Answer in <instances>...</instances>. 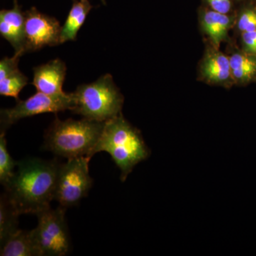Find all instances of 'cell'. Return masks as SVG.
I'll use <instances>...</instances> for the list:
<instances>
[{
    "instance_id": "obj_1",
    "label": "cell",
    "mask_w": 256,
    "mask_h": 256,
    "mask_svg": "<svg viewBox=\"0 0 256 256\" xmlns=\"http://www.w3.org/2000/svg\"><path fill=\"white\" fill-rule=\"evenodd\" d=\"M18 170L4 186L5 196L20 214H36L55 200L60 164L56 160L30 158L18 162Z\"/></svg>"
},
{
    "instance_id": "obj_2",
    "label": "cell",
    "mask_w": 256,
    "mask_h": 256,
    "mask_svg": "<svg viewBox=\"0 0 256 256\" xmlns=\"http://www.w3.org/2000/svg\"><path fill=\"white\" fill-rule=\"evenodd\" d=\"M106 152L120 170L121 181H126L134 166L150 156L140 132L124 118L122 114L106 121L92 156Z\"/></svg>"
},
{
    "instance_id": "obj_3",
    "label": "cell",
    "mask_w": 256,
    "mask_h": 256,
    "mask_svg": "<svg viewBox=\"0 0 256 256\" xmlns=\"http://www.w3.org/2000/svg\"><path fill=\"white\" fill-rule=\"evenodd\" d=\"M104 124L86 118L60 120L56 118L45 133L44 148L68 160L84 156L92 158Z\"/></svg>"
},
{
    "instance_id": "obj_4",
    "label": "cell",
    "mask_w": 256,
    "mask_h": 256,
    "mask_svg": "<svg viewBox=\"0 0 256 256\" xmlns=\"http://www.w3.org/2000/svg\"><path fill=\"white\" fill-rule=\"evenodd\" d=\"M72 96V112L84 118L105 122L121 114L124 97L110 74L102 76L92 84L79 86Z\"/></svg>"
},
{
    "instance_id": "obj_5",
    "label": "cell",
    "mask_w": 256,
    "mask_h": 256,
    "mask_svg": "<svg viewBox=\"0 0 256 256\" xmlns=\"http://www.w3.org/2000/svg\"><path fill=\"white\" fill-rule=\"evenodd\" d=\"M66 208L60 206L36 214L38 224L32 230L41 256H64L70 249V239L65 218Z\"/></svg>"
},
{
    "instance_id": "obj_6",
    "label": "cell",
    "mask_w": 256,
    "mask_h": 256,
    "mask_svg": "<svg viewBox=\"0 0 256 256\" xmlns=\"http://www.w3.org/2000/svg\"><path fill=\"white\" fill-rule=\"evenodd\" d=\"M90 159L87 156H80L60 164L55 194V200L60 206L66 208L75 206L87 196L92 184L89 174Z\"/></svg>"
},
{
    "instance_id": "obj_7",
    "label": "cell",
    "mask_w": 256,
    "mask_h": 256,
    "mask_svg": "<svg viewBox=\"0 0 256 256\" xmlns=\"http://www.w3.org/2000/svg\"><path fill=\"white\" fill-rule=\"evenodd\" d=\"M73 107L72 92L50 96L37 92L26 100H16L14 108L2 109L0 112L1 132H5L10 126L25 118L46 112L56 114L67 110L72 111Z\"/></svg>"
},
{
    "instance_id": "obj_8",
    "label": "cell",
    "mask_w": 256,
    "mask_h": 256,
    "mask_svg": "<svg viewBox=\"0 0 256 256\" xmlns=\"http://www.w3.org/2000/svg\"><path fill=\"white\" fill-rule=\"evenodd\" d=\"M25 14L24 52L60 44L62 26L58 20L32 8Z\"/></svg>"
},
{
    "instance_id": "obj_9",
    "label": "cell",
    "mask_w": 256,
    "mask_h": 256,
    "mask_svg": "<svg viewBox=\"0 0 256 256\" xmlns=\"http://www.w3.org/2000/svg\"><path fill=\"white\" fill-rule=\"evenodd\" d=\"M34 78L32 85L34 86L38 92L50 96L62 95L66 75V66L60 60H50L43 65L33 69Z\"/></svg>"
},
{
    "instance_id": "obj_10",
    "label": "cell",
    "mask_w": 256,
    "mask_h": 256,
    "mask_svg": "<svg viewBox=\"0 0 256 256\" xmlns=\"http://www.w3.org/2000/svg\"><path fill=\"white\" fill-rule=\"evenodd\" d=\"M25 14L14 0L11 10L0 11V34L11 44L15 53L24 54Z\"/></svg>"
},
{
    "instance_id": "obj_11",
    "label": "cell",
    "mask_w": 256,
    "mask_h": 256,
    "mask_svg": "<svg viewBox=\"0 0 256 256\" xmlns=\"http://www.w3.org/2000/svg\"><path fill=\"white\" fill-rule=\"evenodd\" d=\"M94 6L89 0H73V4L69 11L60 34V44L68 41H75L88 14Z\"/></svg>"
},
{
    "instance_id": "obj_12",
    "label": "cell",
    "mask_w": 256,
    "mask_h": 256,
    "mask_svg": "<svg viewBox=\"0 0 256 256\" xmlns=\"http://www.w3.org/2000/svg\"><path fill=\"white\" fill-rule=\"evenodd\" d=\"M0 256H41L32 230H18L2 246Z\"/></svg>"
},
{
    "instance_id": "obj_13",
    "label": "cell",
    "mask_w": 256,
    "mask_h": 256,
    "mask_svg": "<svg viewBox=\"0 0 256 256\" xmlns=\"http://www.w3.org/2000/svg\"><path fill=\"white\" fill-rule=\"evenodd\" d=\"M202 26L216 48L226 38L232 18L214 10H205L202 14Z\"/></svg>"
},
{
    "instance_id": "obj_14",
    "label": "cell",
    "mask_w": 256,
    "mask_h": 256,
    "mask_svg": "<svg viewBox=\"0 0 256 256\" xmlns=\"http://www.w3.org/2000/svg\"><path fill=\"white\" fill-rule=\"evenodd\" d=\"M202 72L210 82H226L232 76L230 60L220 52L210 53L204 62Z\"/></svg>"
},
{
    "instance_id": "obj_15",
    "label": "cell",
    "mask_w": 256,
    "mask_h": 256,
    "mask_svg": "<svg viewBox=\"0 0 256 256\" xmlns=\"http://www.w3.org/2000/svg\"><path fill=\"white\" fill-rule=\"evenodd\" d=\"M18 210L10 203L4 194L0 198V244H5L18 232Z\"/></svg>"
},
{
    "instance_id": "obj_16",
    "label": "cell",
    "mask_w": 256,
    "mask_h": 256,
    "mask_svg": "<svg viewBox=\"0 0 256 256\" xmlns=\"http://www.w3.org/2000/svg\"><path fill=\"white\" fill-rule=\"evenodd\" d=\"M229 60L232 77L236 82H248L256 76V56L236 53Z\"/></svg>"
},
{
    "instance_id": "obj_17",
    "label": "cell",
    "mask_w": 256,
    "mask_h": 256,
    "mask_svg": "<svg viewBox=\"0 0 256 256\" xmlns=\"http://www.w3.org/2000/svg\"><path fill=\"white\" fill-rule=\"evenodd\" d=\"M28 82V77L20 70H16L0 80V95L13 97L18 100V94Z\"/></svg>"
},
{
    "instance_id": "obj_18",
    "label": "cell",
    "mask_w": 256,
    "mask_h": 256,
    "mask_svg": "<svg viewBox=\"0 0 256 256\" xmlns=\"http://www.w3.org/2000/svg\"><path fill=\"white\" fill-rule=\"evenodd\" d=\"M5 132L0 136V182L4 186L14 174L15 166L18 162H15L10 156L5 139Z\"/></svg>"
},
{
    "instance_id": "obj_19",
    "label": "cell",
    "mask_w": 256,
    "mask_h": 256,
    "mask_svg": "<svg viewBox=\"0 0 256 256\" xmlns=\"http://www.w3.org/2000/svg\"><path fill=\"white\" fill-rule=\"evenodd\" d=\"M238 28L242 33L256 31V11L252 9L244 10L238 20Z\"/></svg>"
},
{
    "instance_id": "obj_20",
    "label": "cell",
    "mask_w": 256,
    "mask_h": 256,
    "mask_svg": "<svg viewBox=\"0 0 256 256\" xmlns=\"http://www.w3.org/2000/svg\"><path fill=\"white\" fill-rule=\"evenodd\" d=\"M22 56V54L15 53V54L11 58L4 57L1 60L0 62V80L18 70V62H20V57Z\"/></svg>"
},
{
    "instance_id": "obj_21",
    "label": "cell",
    "mask_w": 256,
    "mask_h": 256,
    "mask_svg": "<svg viewBox=\"0 0 256 256\" xmlns=\"http://www.w3.org/2000/svg\"><path fill=\"white\" fill-rule=\"evenodd\" d=\"M210 9L222 14H228L233 8L232 0H205Z\"/></svg>"
},
{
    "instance_id": "obj_22",
    "label": "cell",
    "mask_w": 256,
    "mask_h": 256,
    "mask_svg": "<svg viewBox=\"0 0 256 256\" xmlns=\"http://www.w3.org/2000/svg\"><path fill=\"white\" fill-rule=\"evenodd\" d=\"M242 40L247 53L256 56V30L242 33Z\"/></svg>"
},
{
    "instance_id": "obj_23",
    "label": "cell",
    "mask_w": 256,
    "mask_h": 256,
    "mask_svg": "<svg viewBox=\"0 0 256 256\" xmlns=\"http://www.w3.org/2000/svg\"><path fill=\"white\" fill-rule=\"evenodd\" d=\"M101 2H102L104 3V4H106V0H101Z\"/></svg>"
}]
</instances>
